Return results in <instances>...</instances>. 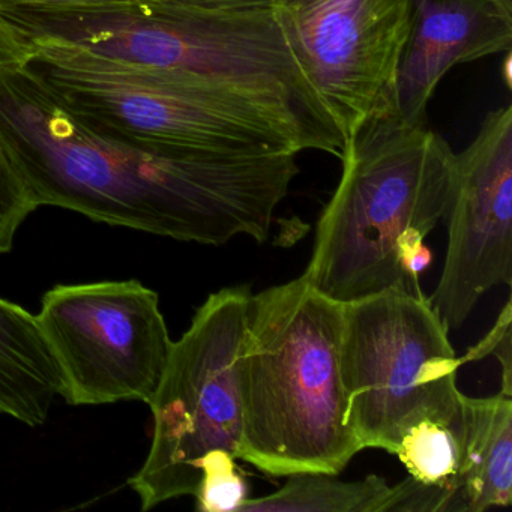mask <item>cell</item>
<instances>
[{
  "instance_id": "cell-1",
  "label": "cell",
  "mask_w": 512,
  "mask_h": 512,
  "mask_svg": "<svg viewBox=\"0 0 512 512\" xmlns=\"http://www.w3.org/2000/svg\"><path fill=\"white\" fill-rule=\"evenodd\" d=\"M0 140L38 208L200 245L265 242L298 154L167 148L106 133L25 64L0 68Z\"/></svg>"
},
{
  "instance_id": "cell-2",
  "label": "cell",
  "mask_w": 512,
  "mask_h": 512,
  "mask_svg": "<svg viewBox=\"0 0 512 512\" xmlns=\"http://www.w3.org/2000/svg\"><path fill=\"white\" fill-rule=\"evenodd\" d=\"M26 41H50L214 86L292 125L310 151L340 158L344 139L299 67L274 11L206 13L128 0L89 7H5Z\"/></svg>"
},
{
  "instance_id": "cell-3",
  "label": "cell",
  "mask_w": 512,
  "mask_h": 512,
  "mask_svg": "<svg viewBox=\"0 0 512 512\" xmlns=\"http://www.w3.org/2000/svg\"><path fill=\"white\" fill-rule=\"evenodd\" d=\"M343 311L302 275L251 295L238 458L272 476L338 475L362 451L349 427Z\"/></svg>"
},
{
  "instance_id": "cell-4",
  "label": "cell",
  "mask_w": 512,
  "mask_h": 512,
  "mask_svg": "<svg viewBox=\"0 0 512 512\" xmlns=\"http://www.w3.org/2000/svg\"><path fill=\"white\" fill-rule=\"evenodd\" d=\"M455 152L427 124L377 119L344 142L341 176L317 223L302 277L346 304L388 289L422 293L397 256L407 229L430 235L445 218Z\"/></svg>"
},
{
  "instance_id": "cell-5",
  "label": "cell",
  "mask_w": 512,
  "mask_h": 512,
  "mask_svg": "<svg viewBox=\"0 0 512 512\" xmlns=\"http://www.w3.org/2000/svg\"><path fill=\"white\" fill-rule=\"evenodd\" d=\"M31 44L26 67L68 109L113 136L235 154L310 151L292 125L238 95L64 44Z\"/></svg>"
},
{
  "instance_id": "cell-6",
  "label": "cell",
  "mask_w": 512,
  "mask_h": 512,
  "mask_svg": "<svg viewBox=\"0 0 512 512\" xmlns=\"http://www.w3.org/2000/svg\"><path fill=\"white\" fill-rule=\"evenodd\" d=\"M251 292L233 286L212 293L172 352L152 398L151 448L128 479L142 511L194 496L200 460L226 451L238 458L242 437L239 358Z\"/></svg>"
},
{
  "instance_id": "cell-7",
  "label": "cell",
  "mask_w": 512,
  "mask_h": 512,
  "mask_svg": "<svg viewBox=\"0 0 512 512\" xmlns=\"http://www.w3.org/2000/svg\"><path fill=\"white\" fill-rule=\"evenodd\" d=\"M341 361L349 427L362 449L395 454L401 431L413 422L463 418V362L424 293L388 289L346 302Z\"/></svg>"
},
{
  "instance_id": "cell-8",
  "label": "cell",
  "mask_w": 512,
  "mask_h": 512,
  "mask_svg": "<svg viewBox=\"0 0 512 512\" xmlns=\"http://www.w3.org/2000/svg\"><path fill=\"white\" fill-rule=\"evenodd\" d=\"M37 317L67 403H151L173 346L154 290L139 280L59 284Z\"/></svg>"
},
{
  "instance_id": "cell-9",
  "label": "cell",
  "mask_w": 512,
  "mask_h": 512,
  "mask_svg": "<svg viewBox=\"0 0 512 512\" xmlns=\"http://www.w3.org/2000/svg\"><path fill=\"white\" fill-rule=\"evenodd\" d=\"M275 19L344 142L397 118L410 0H274Z\"/></svg>"
},
{
  "instance_id": "cell-10",
  "label": "cell",
  "mask_w": 512,
  "mask_h": 512,
  "mask_svg": "<svg viewBox=\"0 0 512 512\" xmlns=\"http://www.w3.org/2000/svg\"><path fill=\"white\" fill-rule=\"evenodd\" d=\"M445 218V265L430 301L451 331L485 293L512 283L511 106L488 113L475 140L455 155Z\"/></svg>"
},
{
  "instance_id": "cell-11",
  "label": "cell",
  "mask_w": 512,
  "mask_h": 512,
  "mask_svg": "<svg viewBox=\"0 0 512 512\" xmlns=\"http://www.w3.org/2000/svg\"><path fill=\"white\" fill-rule=\"evenodd\" d=\"M512 0H410V32L397 80V119L427 124L449 70L511 52Z\"/></svg>"
},
{
  "instance_id": "cell-12",
  "label": "cell",
  "mask_w": 512,
  "mask_h": 512,
  "mask_svg": "<svg viewBox=\"0 0 512 512\" xmlns=\"http://www.w3.org/2000/svg\"><path fill=\"white\" fill-rule=\"evenodd\" d=\"M61 394V370L38 317L0 298V413L41 427Z\"/></svg>"
},
{
  "instance_id": "cell-13",
  "label": "cell",
  "mask_w": 512,
  "mask_h": 512,
  "mask_svg": "<svg viewBox=\"0 0 512 512\" xmlns=\"http://www.w3.org/2000/svg\"><path fill=\"white\" fill-rule=\"evenodd\" d=\"M461 466L458 475L461 512H482L511 505L512 400L463 394Z\"/></svg>"
},
{
  "instance_id": "cell-14",
  "label": "cell",
  "mask_w": 512,
  "mask_h": 512,
  "mask_svg": "<svg viewBox=\"0 0 512 512\" xmlns=\"http://www.w3.org/2000/svg\"><path fill=\"white\" fill-rule=\"evenodd\" d=\"M268 496L248 499L239 512H386L391 487L380 476L341 481L322 472L293 473Z\"/></svg>"
},
{
  "instance_id": "cell-15",
  "label": "cell",
  "mask_w": 512,
  "mask_h": 512,
  "mask_svg": "<svg viewBox=\"0 0 512 512\" xmlns=\"http://www.w3.org/2000/svg\"><path fill=\"white\" fill-rule=\"evenodd\" d=\"M461 421L424 418L401 431L395 454L419 484L442 488L454 511L461 512L458 475L461 466Z\"/></svg>"
},
{
  "instance_id": "cell-16",
  "label": "cell",
  "mask_w": 512,
  "mask_h": 512,
  "mask_svg": "<svg viewBox=\"0 0 512 512\" xmlns=\"http://www.w3.org/2000/svg\"><path fill=\"white\" fill-rule=\"evenodd\" d=\"M196 508L202 512H239L247 502L248 485L238 472L236 457L226 451L208 452L200 460Z\"/></svg>"
},
{
  "instance_id": "cell-17",
  "label": "cell",
  "mask_w": 512,
  "mask_h": 512,
  "mask_svg": "<svg viewBox=\"0 0 512 512\" xmlns=\"http://www.w3.org/2000/svg\"><path fill=\"white\" fill-rule=\"evenodd\" d=\"M37 209L25 178L0 140V256L13 250L20 227Z\"/></svg>"
},
{
  "instance_id": "cell-18",
  "label": "cell",
  "mask_w": 512,
  "mask_h": 512,
  "mask_svg": "<svg viewBox=\"0 0 512 512\" xmlns=\"http://www.w3.org/2000/svg\"><path fill=\"white\" fill-rule=\"evenodd\" d=\"M494 355L502 365V394L511 397L512 394V350H511V301L506 302L500 313L496 325L493 326L487 337L469 350L461 362L479 361L485 356Z\"/></svg>"
},
{
  "instance_id": "cell-19",
  "label": "cell",
  "mask_w": 512,
  "mask_h": 512,
  "mask_svg": "<svg viewBox=\"0 0 512 512\" xmlns=\"http://www.w3.org/2000/svg\"><path fill=\"white\" fill-rule=\"evenodd\" d=\"M427 235L418 229H407L397 241V256L404 274L419 284V275L433 262L430 248L424 244Z\"/></svg>"
},
{
  "instance_id": "cell-20",
  "label": "cell",
  "mask_w": 512,
  "mask_h": 512,
  "mask_svg": "<svg viewBox=\"0 0 512 512\" xmlns=\"http://www.w3.org/2000/svg\"><path fill=\"white\" fill-rule=\"evenodd\" d=\"M158 4L206 13H247L272 10L274 0H154Z\"/></svg>"
},
{
  "instance_id": "cell-21",
  "label": "cell",
  "mask_w": 512,
  "mask_h": 512,
  "mask_svg": "<svg viewBox=\"0 0 512 512\" xmlns=\"http://www.w3.org/2000/svg\"><path fill=\"white\" fill-rule=\"evenodd\" d=\"M32 53V44L0 19V68L26 64Z\"/></svg>"
},
{
  "instance_id": "cell-22",
  "label": "cell",
  "mask_w": 512,
  "mask_h": 512,
  "mask_svg": "<svg viewBox=\"0 0 512 512\" xmlns=\"http://www.w3.org/2000/svg\"><path fill=\"white\" fill-rule=\"evenodd\" d=\"M128 0H0V8L5 7H89V5L116 4Z\"/></svg>"
},
{
  "instance_id": "cell-23",
  "label": "cell",
  "mask_w": 512,
  "mask_h": 512,
  "mask_svg": "<svg viewBox=\"0 0 512 512\" xmlns=\"http://www.w3.org/2000/svg\"><path fill=\"white\" fill-rule=\"evenodd\" d=\"M505 79H506V85H508V88H511V52L506 53Z\"/></svg>"
}]
</instances>
